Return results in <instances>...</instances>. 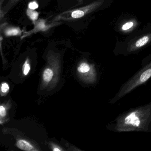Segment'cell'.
<instances>
[{"mask_svg": "<svg viewBox=\"0 0 151 151\" xmlns=\"http://www.w3.org/2000/svg\"><path fill=\"white\" fill-rule=\"evenodd\" d=\"M151 77V64L147 66L128 82L122 89L118 98L122 97L135 87L145 83Z\"/></svg>", "mask_w": 151, "mask_h": 151, "instance_id": "6da1fadb", "label": "cell"}, {"mask_svg": "<svg viewBox=\"0 0 151 151\" xmlns=\"http://www.w3.org/2000/svg\"><path fill=\"white\" fill-rule=\"evenodd\" d=\"M124 123L126 125H131L138 127L140 124V120L136 112L131 113L124 118Z\"/></svg>", "mask_w": 151, "mask_h": 151, "instance_id": "7a4b0ae2", "label": "cell"}, {"mask_svg": "<svg viewBox=\"0 0 151 151\" xmlns=\"http://www.w3.org/2000/svg\"><path fill=\"white\" fill-rule=\"evenodd\" d=\"M17 147L20 149L25 151H32L34 150L33 147L28 141L24 139L18 140L17 143Z\"/></svg>", "mask_w": 151, "mask_h": 151, "instance_id": "3957f363", "label": "cell"}, {"mask_svg": "<svg viewBox=\"0 0 151 151\" xmlns=\"http://www.w3.org/2000/svg\"><path fill=\"white\" fill-rule=\"evenodd\" d=\"M53 76V72L51 69L47 68L45 70L43 74V78L44 81L49 82L51 81Z\"/></svg>", "mask_w": 151, "mask_h": 151, "instance_id": "277c9868", "label": "cell"}, {"mask_svg": "<svg viewBox=\"0 0 151 151\" xmlns=\"http://www.w3.org/2000/svg\"><path fill=\"white\" fill-rule=\"evenodd\" d=\"M149 40V37L147 36H144L142 37L136 42V45H135L137 47H139L145 45L148 42Z\"/></svg>", "mask_w": 151, "mask_h": 151, "instance_id": "5b68a950", "label": "cell"}, {"mask_svg": "<svg viewBox=\"0 0 151 151\" xmlns=\"http://www.w3.org/2000/svg\"><path fill=\"white\" fill-rule=\"evenodd\" d=\"M90 69V66L88 64L86 63H83L78 67V70L80 73H85L89 71Z\"/></svg>", "mask_w": 151, "mask_h": 151, "instance_id": "8992f818", "label": "cell"}, {"mask_svg": "<svg viewBox=\"0 0 151 151\" xmlns=\"http://www.w3.org/2000/svg\"><path fill=\"white\" fill-rule=\"evenodd\" d=\"M84 15V13L81 10H76L72 13L71 16L74 18H79Z\"/></svg>", "mask_w": 151, "mask_h": 151, "instance_id": "52a82bcc", "label": "cell"}, {"mask_svg": "<svg viewBox=\"0 0 151 151\" xmlns=\"http://www.w3.org/2000/svg\"><path fill=\"white\" fill-rule=\"evenodd\" d=\"M28 15L30 17L31 19H32V20H36L37 19L38 17V14L37 12L28 10Z\"/></svg>", "mask_w": 151, "mask_h": 151, "instance_id": "ba28073f", "label": "cell"}, {"mask_svg": "<svg viewBox=\"0 0 151 151\" xmlns=\"http://www.w3.org/2000/svg\"><path fill=\"white\" fill-rule=\"evenodd\" d=\"M20 31L19 29H9L6 32V34L8 36H14V35H17L20 33Z\"/></svg>", "mask_w": 151, "mask_h": 151, "instance_id": "9c48e42d", "label": "cell"}, {"mask_svg": "<svg viewBox=\"0 0 151 151\" xmlns=\"http://www.w3.org/2000/svg\"><path fill=\"white\" fill-rule=\"evenodd\" d=\"M28 60L26 61L23 67V73L24 76H27L30 70V66L29 63H27Z\"/></svg>", "mask_w": 151, "mask_h": 151, "instance_id": "30bf717a", "label": "cell"}, {"mask_svg": "<svg viewBox=\"0 0 151 151\" xmlns=\"http://www.w3.org/2000/svg\"><path fill=\"white\" fill-rule=\"evenodd\" d=\"M9 89V87L8 84L6 83H2L1 85V91L3 93H6L8 91Z\"/></svg>", "mask_w": 151, "mask_h": 151, "instance_id": "8fae6325", "label": "cell"}, {"mask_svg": "<svg viewBox=\"0 0 151 151\" xmlns=\"http://www.w3.org/2000/svg\"><path fill=\"white\" fill-rule=\"evenodd\" d=\"M133 23L132 22H129L126 23L125 24L123 25L122 27V29L123 30H127L131 28L133 26Z\"/></svg>", "mask_w": 151, "mask_h": 151, "instance_id": "7c38bea8", "label": "cell"}, {"mask_svg": "<svg viewBox=\"0 0 151 151\" xmlns=\"http://www.w3.org/2000/svg\"><path fill=\"white\" fill-rule=\"evenodd\" d=\"M0 115H1V116L2 117L6 116V109H5V107L2 106H1L0 107Z\"/></svg>", "mask_w": 151, "mask_h": 151, "instance_id": "4fadbf2b", "label": "cell"}, {"mask_svg": "<svg viewBox=\"0 0 151 151\" xmlns=\"http://www.w3.org/2000/svg\"><path fill=\"white\" fill-rule=\"evenodd\" d=\"M38 5L35 2H31L29 5V8L32 10L36 9L38 8Z\"/></svg>", "mask_w": 151, "mask_h": 151, "instance_id": "5bb4252c", "label": "cell"}, {"mask_svg": "<svg viewBox=\"0 0 151 151\" xmlns=\"http://www.w3.org/2000/svg\"><path fill=\"white\" fill-rule=\"evenodd\" d=\"M39 27L41 28H43L45 27V24H44V23H40L39 24Z\"/></svg>", "mask_w": 151, "mask_h": 151, "instance_id": "9a60e30c", "label": "cell"}, {"mask_svg": "<svg viewBox=\"0 0 151 151\" xmlns=\"http://www.w3.org/2000/svg\"><path fill=\"white\" fill-rule=\"evenodd\" d=\"M61 149H59L58 148H56V147H55V148L53 149V151H61Z\"/></svg>", "mask_w": 151, "mask_h": 151, "instance_id": "2e32d148", "label": "cell"}]
</instances>
